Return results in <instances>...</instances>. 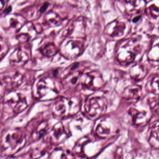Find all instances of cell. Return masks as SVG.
<instances>
[{"label":"cell","instance_id":"277c9868","mask_svg":"<svg viewBox=\"0 0 159 159\" xmlns=\"http://www.w3.org/2000/svg\"><path fill=\"white\" fill-rule=\"evenodd\" d=\"M81 82L83 86L91 90L101 88L103 83L101 75L97 72H92L83 75L81 77Z\"/></svg>","mask_w":159,"mask_h":159},{"label":"cell","instance_id":"6da1fadb","mask_svg":"<svg viewBox=\"0 0 159 159\" xmlns=\"http://www.w3.org/2000/svg\"><path fill=\"white\" fill-rule=\"evenodd\" d=\"M79 109V105L76 101L69 100L65 98L57 102L53 107V113L58 116H63L75 114Z\"/></svg>","mask_w":159,"mask_h":159},{"label":"cell","instance_id":"9c48e42d","mask_svg":"<svg viewBox=\"0 0 159 159\" xmlns=\"http://www.w3.org/2000/svg\"><path fill=\"white\" fill-rule=\"evenodd\" d=\"M57 52V49L53 43H49L46 45L43 49L42 53L46 56L50 57L54 55Z\"/></svg>","mask_w":159,"mask_h":159},{"label":"cell","instance_id":"52a82bcc","mask_svg":"<svg viewBox=\"0 0 159 159\" xmlns=\"http://www.w3.org/2000/svg\"><path fill=\"white\" fill-rule=\"evenodd\" d=\"M141 90L137 86H132L127 88L124 91V97L128 99H137L140 96Z\"/></svg>","mask_w":159,"mask_h":159},{"label":"cell","instance_id":"7a4b0ae2","mask_svg":"<svg viewBox=\"0 0 159 159\" xmlns=\"http://www.w3.org/2000/svg\"><path fill=\"white\" fill-rule=\"evenodd\" d=\"M106 108V100L102 97L92 98L86 102L85 105L86 112L92 117L103 113Z\"/></svg>","mask_w":159,"mask_h":159},{"label":"cell","instance_id":"3957f363","mask_svg":"<svg viewBox=\"0 0 159 159\" xmlns=\"http://www.w3.org/2000/svg\"><path fill=\"white\" fill-rule=\"evenodd\" d=\"M54 83L53 80L50 78L40 80L37 85V92L40 97L47 98L48 100L55 97L58 93V91Z\"/></svg>","mask_w":159,"mask_h":159},{"label":"cell","instance_id":"5b68a950","mask_svg":"<svg viewBox=\"0 0 159 159\" xmlns=\"http://www.w3.org/2000/svg\"><path fill=\"white\" fill-rule=\"evenodd\" d=\"M80 42L73 40L67 42L63 48V53L65 56L69 58H73L78 56L83 49V46Z\"/></svg>","mask_w":159,"mask_h":159},{"label":"cell","instance_id":"8992f818","mask_svg":"<svg viewBox=\"0 0 159 159\" xmlns=\"http://www.w3.org/2000/svg\"><path fill=\"white\" fill-rule=\"evenodd\" d=\"M149 142L153 147L159 149V121L155 122L152 128Z\"/></svg>","mask_w":159,"mask_h":159},{"label":"cell","instance_id":"30bf717a","mask_svg":"<svg viewBox=\"0 0 159 159\" xmlns=\"http://www.w3.org/2000/svg\"><path fill=\"white\" fill-rule=\"evenodd\" d=\"M49 5V4L48 3H45L43 4V5L42 6V7L40 8V12L43 13L44 11H45V10L48 8Z\"/></svg>","mask_w":159,"mask_h":159},{"label":"cell","instance_id":"ba28073f","mask_svg":"<svg viewBox=\"0 0 159 159\" xmlns=\"http://www.w3.org/2000/svg\"><path fill=\"white\" fill-rule=\"evenodd\" d=\"M80 73L79 72H74L70 74L65 79V83L68 86L76 85L79 80Z\"/></svg>","mask_w":159,"mask_h":159}]
</instances>
